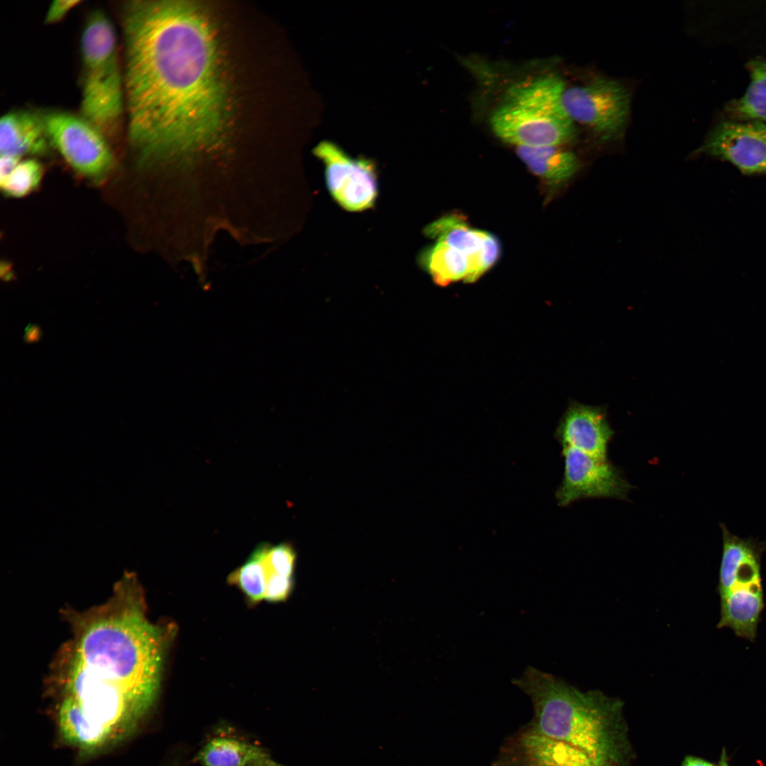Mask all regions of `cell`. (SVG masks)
<instances>
[{
  "mask_svg": "<svg viewBox=\"0 0 766 766\" xmlns=\"http://www.w3.org/2000/svg\"><path fill=\"white\" fill-rule=\"evenodd\" d=\"M325 167L327 188L344 209L362 211L372 208L378 195L377 167L367 158H353L335 144L323 141L313 150Z\"/></svg>",
  "mask_w": 766,
  "mask_h": 766,
  "instance_id": "cell-9",
  "label": "cell"
},
{
  "mask_svg": "<svg viewBox=\"0 0 766 766\" xmlns=\"http://www.w3.org/2000/svg\"><path fill=\"white\" fill-rule=\"evenodd\" d=\"M294 584V577L276 572L268 574L264 599L269 602L284 601L290 596Z\"/></svg>",
  "mask_w": 766,
  "mask_h": 766,
  "instance_id": "cell-24",
  "label": "cell"
},
{
  "mask_svg": "<svg viewBox=\"0 0 766 766\" xmlns=\"http://www.w3.org/2000/svg\"><path fill=\"white\" fill-rule=\"evenodd\" d=\"M80 3L78 0H56L51 3L45 14L46 23L60 21L68 12Z\"/></svg>",
  "mask_w": 766,
  "mask_h": 766,
  "instance_id": "cell-25",
  "label": "cell"
},
{
  "mask_svg": "<svg viewBox=\"0 0 766 766\" xmlns=\"http://www.w3.org/2000/svg\"><path fill=\"white\" fill-rule=\"evenodd\" d=\"M723 550L717 592L720 619L717 628H729L740 638L753 642L765 607L761 558L766 540L741 538L719 523Z\"/></svg>",
  "mask_w": 766,
  "mask_h": 766,
  "instance_id": "cell-4",
  "label": "cell"
},
{
  "mask_svg": "<svg viewBox=\"0 0 766 766\" xmlns=\"http://www.w3.org/2000/svg\"><path fill=\"white\" fill-rule=\"evenodd\" d=\"M512 683L532 701L531 731L568 743L602 765L619 762L623 737L618 699L598 690L581 692L532 666Z\"/></svg>",
  "mask_w": 766,
  "mask_h": 766,
  "instance_id": "cell-3",
  "label": "cell"
},
{
  "mask_svg": "<svg viewBox=\"0 0 766 766\" xmlns=\"http://www.w3.org/2000/svg\"><path fill=\"white\" fill-rule=\"evenodd\" d=\"M43 176V167L34 159L21 160L11 174L1 182V188L6 196L23 197L33 192L39 185Z\"/></svg>",
  "mask_w": 766,
  "mask_h": 766,
  "instance_id": "cell-21",
  "label": "cell"
},
{
  "mask_svg": "<svg viewBox=\"0 0 766 766\" xmlns=\"http://www.w3.org/2000/svg\"><path fill=\"white\" fill-rule=\"evenodd\" d=\"M697 153L728 162L745 175H766V124L721 122L709 132Z\"/></svg>",
  "mask_w": 766,
  "mask_h": 766,
  "instance_id": "cell-11",
  "label": "cell"
},
{
  "mask_svg": "<svg viewBox=\"0 0 766 766\" xmlns=\"http://www.w3.org/2000/svg\"><path fill=\"white\" fill-rule=\"evenodd\" d=\"M562 104L574 123L584 126L601 142L618 141L623 136L631 95L618 81L599 77L565 89Z\"/></svg>",
  "mask_w": 766,
  "mask_h": 766,
  "instance_id": "cell-6",
  "label": "cell"
},
{
  "mask_svg": "<svg viewBox=\"0 0 766 766\" xmlns=\"http://www.w3.org/2000/svg\"><path fill=\"white\" fill-rule=\"evenodd\" d=\"M682 766H715L712 763L694 756H687L684 760Z\"/></svg>",
  "mask_w": 766,
  "mask_h": 766,
  "instance_id": "cell-28",
  "label": "cell"
},
{
  "mask_svg": "<svg viewBox=\"0 0 766 766\" xmlns=\"http://www.w3.org/2000/svg\"><path fill=\"white\" fill-rule=\"evenodd\" d=\"M500 254L501 245L499 239L494 235L485 232L481 248L467 257L469 272L465 282H473L479 279L495 265Z\"/></svg>",
  "mask_w": 766,
  "mask_h": 766,
  "instance_id": "cell-22",
  "label": "cell"
},
{
  "mask_svg": "<svg viewBox=\"0 0 766 766\" xmlns=\"http://www.w3.org/2000/svg\"><path fill=\"white\" fill-rule=\"evenodd\" d=\"M269 545H259L248 560L228 576V582L237 586L252 604L264 600L269 569L266 554Z\"/></svg>",
  "mask_w": 766,
  "mask_h": 766,
  "instance_id": "cell-20",
  "label": "cell"
},
{
  "mask_svg": "<svg viewBox=\"0 0 766 766\" xmlns=\"http://www.w3.org/2000/svg\"><path fill=\"white\" fill-rule=\"evenodd\" d=\"M296 553L289 544L268 546L266 562L270 572L294 577Z\"/></svg>",
  "mask_w": 766,
  "mask_h": 766,
  "instance_id": "cell-23",
  "label": "cell"
},
{
  "mask_svg": "<svg viewBox=\"0 0 766 766\" xmlns=\"http://www.w3.org/2000/svg\"><path fill=\"white\" fill-rule=\"evenodd\" d=\"M51 146L41 114L11 111L0 121V152L21 157L41 155Z\"/></svg>",
  "mask_w": 766,
  "mask_h": 766,
  "instance_id": "cell-13",
  "label": "cell"
},
{
  "mask_svg": "<svg viewBox=\"0 0 766 766\" xmlns=\"http://www.w3.org/2000/svg\"><path fill=\"white\" fill-rule=\"evenodd\" d=\"M248 766H275V765L271 760H270L255 761L248 765Z\"/></svg>",
  "mask_w": 766,
  "mask_h": 766,
  "instance_id": "cell-29",
  "label": "cell"
},
{
  "mask_svg": "<svg viewBox=\"0 0 766 766\" xmlns=\"http://www.w3.org/2000/svg\"><path fill=\"white\" fill-rule=\"evenodd\" d=\"M40 337V330L38 326L35 325H28L25 332V340L28 343H33L39 340Z\"/></svg>",
  "mask_w": 766,
  "mask_h": 766,
  "instance_id": "cell-27",
  "label": "cell"
},
{
  "mask_svg": "<svg viewBox=\"0 0 766 766\" xmlns=\"http://www.w3.org/2000/svg\"><path fill=\"white\" fill-rule=\"evenodd\" d=\"M21 160V157L1 155L0 158V182H3Z\"/></svg>",
  "mask_w": 766,
  "mask_h": 766,
  "instance_id": "cell-26",
  "label": "cell"
},
{
  "mask_svg": "<svg viewBox=\"0 0 766 766\" xmlns=\"http://www.w3.org/2000/svg\"><path fill=\"white\" fill-rule=\"evenodd\" d=\"M122 23L128 135L139 156L216 136L225 101L203 13L184 1L136 0L124 5Z\"/></svg>",
  "mask_w": 766,
  "mask_h": 766,
  "instance_id": "cell-1",
  "label": "cell"
},
{
  "mask_svg": "<svg viewBox=\"0 0 766 766\" xmlns=\"http://www.w3.org/2000/svg\"><path fill=\"white\" fill-rule=\"evenodd\" d=\"M424 233L469 257L481 248L485 231L472 228L463 216L453 213L430 223Z\"/></svg>",
  "mask_w": 766,
  "mask_h": 766,
  "instance_id": "cell-19",
  "label": "cell"
},
{
  "mask_svg": "<svg viewBox=\"0 0 766 766\" xmlns=\"http://www.w3.org/2000/svg\"><path fill=\"white\" fill-rule=\"evenodd\" d=\"M167 640L123 590L78 628L62 682L65 700L101 738L131 733L160 687Z\"/></svg>",
  "mask_w": 766,
  "mask_h": 766,
  "instance_id": "cell-2",
  "label": "cell"
},
{
  "mask_svg": "<svg viewBox=\"0 0 766 766\" xmlns=\"http://www.w3.org/2000/svg\"><path fill=\"white\" fill-rule=\"evenodd\" d=\"M494 134L516 147H560L575 138L574 123L565 110L504 101L492 113Z\"/></svg>",
  "mask_w": 766,
  "mask_h": 766,
  "instance_id": "cell-8",
  "label": "cell"
},
{
  "mask_svg": "<svg viewBox=\"0 0 766 766\" xmlns=\"http://www.w3.org/2000/svg\"><path fill=\"white\" fill-rule=\"evenodd\" d=\"M613 435L604 408L578 402L570 404L555 432L562 447L576 448L601 460H608Z\"/></svg>",
  "mask_w": 766,
  "mask_h": 766,
  "instance_id": "cell-12",
  "label": "cell"
},
{
  "mask_svg": "<svg viewBox=\"0 0 766 766\" xmlns=\"http://www.w3.org/2000/svg\"><path fill=\"white\" fill-rule=\"evenodd\" d=\"M719 766H728V762H727L726 755L724 751L723 752V754H722V756H721V761L719 762Z\"/></svg>",
  "mask_w": 766,
  "mask_h": 766,
  "instance_id": "cell-30",
  "label": "cell"
},
{
  "mask_svg": "<svg viewBox=\"0 0 766 766\" xmlns=\"http://www.w3.org/2000/svg\"><path fill=\"white\" fill-rule=\"evenodd\" d=\"M50 145L79 174L94 182L113 167V156L104 133L83 116L62 111L41 113Z\"/></svg>",
  "mask_w": 766,
  "mask_h": 766,
  "instance_id": "cell-7",
  "label": "cell"
},
{
  "mask_svg": "<svg viewBox=\"0 0 766 766\" xmlns=\"http://www.w3.org/2000/svg\"><path fill=\"white\" fill-rule=\"evenodd\" d=\"M516 153L528 170L552 189L565 184L581 167L574 153L560 147H516Z\"/></svg>",
  "mask_w": 766,
  "mask_h": 766,
  "instance_id": "cell-14",
  "label": "cell"
},
{
  "mask_svg": "<svg viewBox=\"0 0 766 766\" xmlns=\"http://www.w3.org/2000/svg\"><path fill=\"white\" fill-rule=\"evenodd\" d=\"M750 82L744 94L727 106V111L738 121L766 124V60L755 59L748 66Z\"/></svg>",
  "mask_w": 766,
  "mask_h": 766,
  "instance_id": "cell-17",
  "label": "cell"
},
{
  "mask_svg": "<svg viewBox=\"0 0 766 766\" xmlns=\"http://www.w3.org/2000/svg\"><path fill=\"white\" fill-rule=\"evenodd\" d=\"M80 52L82 116L103 133L113 128L123 108L124 79L121 72L113 24L101 10L93 11L82 30Z\"/></svg>",
  "mask_w": 766,
  "mask_h": 766,
  "instance_id": "cell-5",
  "label": "cell"
},
{
  "mask_svg": "<svg viewBox=\"0 0 766 766\" xmlns=\"http://www.w3.org/2000/svg\"><path fill=\"white\" fill-rule=\"evenodd\" d=\"M520 746L527 763L535 766H606L568 743L531 730L521 737Z\"/></svg>",
  "mask_w": 766,
  "mask_h": 766,
  "instance_id": "cell-15",
  "label": "cell"
},
{
  "mask_svg": "<svg viewBox=\"0 0 766 766\" xmlns=\"http://www.w3.org/2000/svg\"><path fill=\"white\" fill-rule=\"evenodd\" d=\"M419 262L435 283L440 286L465 280L469 272L467 257L443 242L436 241L424 250Z\"/></svg>",
  "mask_w": 766,
  "mask_h": 766,
  "instance_id": "cell-18",
  "label": "cell"
},
{
  "mask_svg": "<svg viewBox=\"0 0 766 766\" xmlns=\"http://www.w3.org/2000/svg\"><path fill=\"white\" fill-rule=\"evenodd\" d=\"M526 766H535V765H533L526 763Z\"/></svg>",
  "mask_w": 766,
  "mask_h": 766,
  "instance_id": "cell-31",
  "label": "cell"
},
{
  "mask_svg": "<svg viewBox=\"0 0 766 766\" xmlns=\"http://www.w3.org/2000/svg\"><path fill=\"white\" fill-rule=\"evenodd\" d=\"M270 760L260 748L225 737L211 739L197 755L201 766H248L255 761Z\"/></svg>",
  "mask_w": 766,
  "mask_h": 766,
  "instance_id": "cell-16",
  "label": "cell"
},
{
  "mask_svg": "<svg viewBox=\"0 0 766 766\" xmlns=\"http://www.w3.org/2000/svg\"><path fill=\"white\" fill-rule=\"evenodd\" d=\"M564 474L555 492L562 507L589 498L626 499L631 488L621 470L609 460H601L571 447H562Z\"/></svg>",
  "mask_w": 766,
  "mask_h": 766,
  "instance_id": "cell-10",
  "label": "cell"
}]
</instances>
